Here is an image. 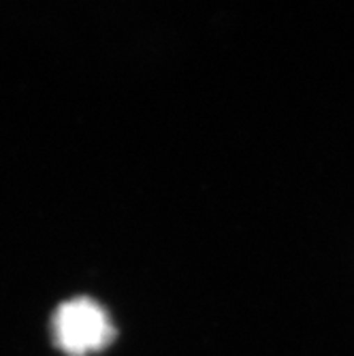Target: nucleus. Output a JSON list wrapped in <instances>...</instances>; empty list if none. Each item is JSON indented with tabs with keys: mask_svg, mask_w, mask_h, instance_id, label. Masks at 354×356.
<instances>
[{
	"mask_svg": "<svg viewBox=\"0 0 354 356\" xmlns=\"http://www.w3.org/2000/svg\"><path fill=\"white\" fill-rule=\"evenodd\" d=\"M54 343L69 356L103 350L113 339V327L105 309L92 299H71L58 305L51 316Z\"/></svg>",
	"mask_w": 354,
	"mask_h": 356,
	"instance_id": "1",
	"label": "nucleus"
}]
</instances>
